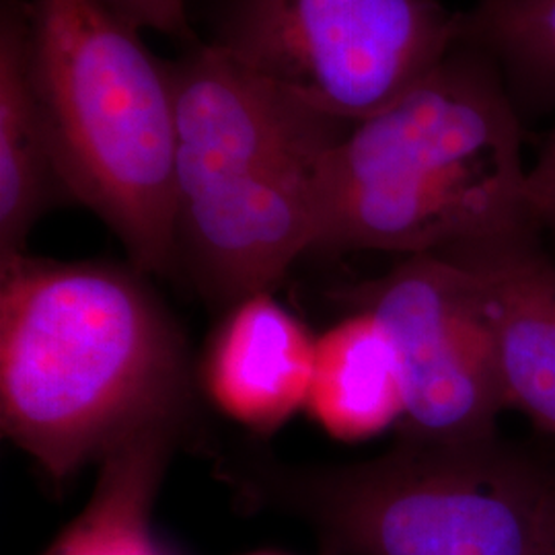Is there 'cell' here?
Wrapping results in <instances>:
<instances>
[{
    "mask_svg": "<svg viewBox=\"0 0 555 555\" xmlns=\"http://www.w3.org/2000/svg\"><path fill=\"white\" fill-rule=\"evenodd\" d=\"M140 274L27 254L0 261L2 435L56 486L188 414L181 339Z\"/></svg>",
    "mask_w": 555,
    "mask_h": 555,
    "instance_id": "1",
    "label": "cell"
},
{
    "mask_svg": "<svg viewBox=\"0 0 555 555\" xmlns=\"http://www.w3.org/2000/svg\"><path fill=\"white\" fill-rule=\"evenodd\" d=\"M529 169L508 85L492 60L459 41L330 149L311 251L451 254L531 229Z\"/></svg>",
    "mask_w": 555,
    "mask_h": 555,
    "instance_id": "2",
    "label": "cell"
},
{
    "mask_svg": "<svg viewBox=\"0 0 555 555\" xmlns=\"http://www.w3.org/2000/svg\"><path fill=\"white\" fill-rule=\"evenodd\" d=\"M178 100V249L231 309L274 293L313 247L315 183L350 128L251 77L219 46L169 64Z\"/></svg>",
    "mask_w": 555,
    "mask_h": 555,
    "instance_id": "3",
    "label": "cell"
},
{
    "mask_svg": "<svg viewBox=\"0 0 555 555\" xmlns=\"http://www.w3.org/2000/svg\"><path fill=\"white\" fill-rule=\"evenodd\" d=\"M29 52L66 198L95 212L134 270L179 266L178 100L169 64L95 0H29Z\"/></svg>",
    "mask_w": 555,
    "mask_h": 555,
    "instance_id": "4",
    "label": "cell"
},
{
    "mask_svg": "<svg viewBox=\"0 0 555 555\" xmlns=\"http://www.w3.org/2000/svg\"><path fill=\"white\" fill-rule=\"evenodd\" d=\"M249 506L302 520L323 555H545L555 479L504 449L401 440L348 465L245 461L224 472Z\"/></svg>",
    "mask_w": 555,
    "mask_h": 555,
    "instance_id": "5",
    "label": "cell"
},
{
    "mask_svg": "<svg viewBox=\"0 0 555 555\" xmlns=\"http://www.w3.org/2000/svg\"><path fill=\"white\" fill-rule=\"evenodd\" d=\"M461 41L440 0H227L215 46L251 77L341 124L387 107Z\"/></svg>",
    "mask_w": 555,
    "mask_h": 555,
    "instance_id": "6",
    "label": "cell"
},
{
    "mask_svg": "<svg viewBox=\"0 0 555 555\" xmlns=\"http://www.w3.org/2000/svg\"><path fill=\"white\" fill-rule=\"evenodd\" d=\"M341 300L377 319L396 348L405 412L399 438L469 442L496 437L508 408L496 339L474 270L455 256H408Z\"/></svg>",
    "mask_w": 555,
    "mask_h": 555,
    "instance_id": "7",
    "label": "cell"
},
{
    "mask_svg": "<svg viewBox=\"0 0 555 555\" xmlns=\"http://www.w3.org/2000/svg\"><path fill=\"white\" fill-rule=\"evenodd\" d=\"M535 229L444 256L463 259L479 280L508 408L555 435V263L537 245Z\"/></svg>",
    "mask_w": 555,
    "mask_h": 555,
    "instance_id": "8",
    "label": "cell"
},
{
    "mask_svg": "<svg viewBox=\"0 0 555 555\" xmlns=\"http://www.w3.org/2000/svg\"><path fill=\"white\" fill-rule=\"evenodd\" d=\"M315 344L272 293L233 305L204 360V387L220 412L272 433L305 408Z\"/></svg>",
    "mask_w": 555,
    "mask_h": 555,
    "instance_id": "9",
    "label": "cell"
},
{
    "mask_svg": "<svg viewBox=\"0 0 555 555\" xmlns=\"http://www.w3.org/2000/svg\"><path fill=\"white\" fill-rule=\"evenodd\" d=\"M60 183L31 73L27 4L7 0L0 17V261L25 254L27 238Z\"/></svg>",
    "mask_w": 555,
    "mask_h": 555,
    "instance_id": "10",
    "label": "cell"
},
{
    "mask_svg": "<svg viewBox=\"0 0 555 555\" xmlns=\"http://www.w3.org/2000/svg\"><path fill=\"white\" fill-rule=\"evenodd\" d=\"M305 410L339 440H364L399 426L405 412L401 366L377 319L352 311L319 337Z\"/></svg>",
    "mask_w": 555,
    "mask_h": 555,
    "instance_id": "11",
    "label": "cell"
},
{
    "mask_svg": "<svg viewBox=\"0 0 555 555\" xmlns=\"http://www.w3.org/2000/svg\"><path fill=\"white\" fill-rule=\"evenodd\" d=\"M181 426L144 428L103 456L87 506L43 555H165L151 515Z\"/></svg>",
    "mask_w": 555,
    "mask_h": 555,
    "instance_id": "12",
    "label": "cell"
},
{
    "mask_svg": "<svg viewBox=\"0 0 555 555\" xmlns=\"http://www.w3.org/2000/svg\"><path fill=\"white\" fill-rule=\"evenodd\" d=\"M461 41L496 64L515 101L555 105V0H477Z\"/></svg>",
    "mask_w": 555,
    "mask_h": 555,
    "instance_id": "13",
    "label": "cell"
},
{
    "mask_svg": "<svg viewBox=\"0 0 555 555\" xmlns=\"http://www.w3.org/2000/svg\"><path fill=\"white\" fill-rule=\"evenodd\" d=\"M119 20L128 21L140 31L151 29L173 40L190 41L192 25L185 0H95Z\"/></svg>",
    "mask_w": 555,
    "mask_h": 555,
    "instance_id": "14",
    "label": "cell"
},
{
    "mask_svg": "<svg viewBox=\"0 0 555 555\" xmlns=\"http://www.w3.org/2000/svg\"><path fill=\"white\" fill-rule=\"evenodd\" d=\"M529 199L537 222L555 231V128L529 169Z\"/></svg>",
    "mask_w": 555,
    "mask_h": 555,
    "instance_id": "15",
    "label": "cell"
},
{
    "mask_svg": "<svg viewBox=\"0 0 555 555\" xmlns=\"http://www.w3.org/2000/svg\"><path fill=\"white\" fill-rule=\"evenodd\" d=\"M545 555H555V488L552 500V515H550V533H547V552Z\"/></svg>",
    "mask_w": 555,
    "mask_h": 555,
    "instance_id": "16",
    "label": "cell"
},
{
    "mask_svg": "<svg viewBox=\"0 0 555 555\" xmlns=\"http://www.w3.org/2000/svg\"><path fill=\"white\" fill-rule=\"evenodd\" d=\"M258 555H276V554H258Z\"/></svg>",
    "mask_w": 555,
    "mask_h": 555,
    "instance_id": "17",
    "label": "cell"
}]
</instances>
